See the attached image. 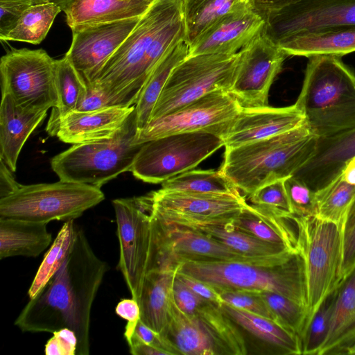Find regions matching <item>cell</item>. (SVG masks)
<instances>
[{"label":"cell","mask_w":355,"mask_h":355,"mask_svg":"<svg viewBox=\"0 0 355 355\" xmlns=\"http://www.w3.org/2000/svg\"><path fill=\"white\" fill-rule=\"evenodd\" d=\"M108 264L92 248L82 228L65 261L42 290L30 299L15 321L23 332L73 330L76 355H89L91 311Z\"/></svg>","instance_id":"cell-1"},{"label":"cell","mask_w":355,"mask_h":355,"mask_svg":"<svg viewBox=\"0 0 355 355\" xmlns=\"http://www.w3.org/2000/svg\"><path fill=\"white\" fill-rule=\"evenodd\" d=\"M176 272L204 281L215 290L277 293L308 308L305 264L299 250L232 260L186 261L177 266Z\"/></svg>","instance_id":"cell-2"},{"label":"cell","mask_w":355,"mask_h":355,"mask_svg":"<svg viewBox=\"0 0 355 355\" xmlns=\"http://www.w3.org/2000/svg\"><path fill=\"white\" fill-rule=\"evenodd\" d=\"M318 139L304 123L270 138L225 148L220 171L249 196L293 175L312 157Z\"/></svg>","instance_id":"cell-3"},{"label":"cell","mask_w":355,"mask_h":355,"mask_svg":"<svg viewBox=\"0 0 355 355\" xmlns=\"http://www.w3.org/2000/svg\"><path fill=\"white\" fill-rule=\"evenodd\" d=\"M295 104L319 139L355 128V73L341 57L309 58Z\"/></svg>","instance_id":"cell-4"},{"label":"cell","mask_w":355,"mask_h":355,"mask_svg":"<svg viewBox=\"0 0 355 355\" xmlns=\"http://www.w3.org/2000/svg\"><path fill=\"white\" fill-rule=\"evenodd\" d=\"M181 13L180 0H156L87 86L99 89L111 106L135 105L144 87L146 52L157 34Z\"/></svg>","instance_id":"cell-5"},{"label":"cell","mask_w":355,"mask_h":355,"mask_svg":"<svg viewBox=\"0 0 355 355\" xmlns=\"http://www.w3.org/2000/svg\"><path fill=\"white\" fill-rule=\"evenodd\" d=\"M139 129L136 110L112 138L73 144L51 160L60 181L101 188L119 175L130 171L144 143H137Z\"/></svg>","instance_id":"cell-6"},{"label":"cell","mask_w":355,"mask_h":355,"mask_svg":"<svg viewBox=\"0 0 355 355\" xmlns=\"http://www.w3.org/2000/svg\"><path fill=\"white\" fill-rule=\"evenodd\" d=\"M105 199L101 188L59 181L20 186L0 198V218L48 224L80 217Z\"/></svg>","instance_id":"cell-7"},{"label":"cell","mask_w":355,"mask_h":355,"mask_svg":"<svg viewBox=\"0 0 355 355\" xmlns=\"http://www.w3.org/2000/svg\"><path fill=\"white\" fill-rule=\"evenodd\" d=\"M293 218L297 226V248L305 264L309 324L321 303L343 279L341 225L316 216Z\"/></svg>","instance_id":"cell-8"},{"label":"cell","mask_w":355,"mask_h":355,"mask_svg":"<svg viewBox=\"0 0 355 355\" xmlns=\"http://www.w3.org/2000/svg\"><path fill=\"white\" fill-rule=\"evenodd\" d=\"M239 58V52L200 54L186 58L171 71L154 106L149 122L214 91L228 92Z\"/></svg>","instance_id":"cell-9"},{"label":"cell","mask_w":355,"mask_h":355,"mask_svg":"<svg viewBox=\"0 0 355 355\" xmlns=\"http://www.w3.org/2000/svg\"><path fill=\"white\" fill-rule=\"evenodd\" d=\"M222 146L223 138L208 132L166 135L143 144L130 172L143 182L162 183L192 170Z\"/></svg>","instance_id":"cell-10"},{"label":"cell","mask_w":355,"mask_h":355,"mask_svg":"<svg viewBox=\"0 0 355 355\" xmlns=\"http://www.w3.org/2000/svg\"><path fill=\"white\" fill-rule=\"evenodd\" d=\"M119 241L118 269L132 298L139 302L154 253L150 193L112 200Z\"/></svg>","instance_id":"cell-11"},{"label":"cell","mask_w":355,"mask_h":355,"mask_svg":"<svg viewBox=\"0 0 355 355\" xmlns=\"http://www.w3.org/2000/svg\"><path fill=\"white\" fill-rule=\"evenodd\" d=\"M55 68L56 60L42 49L9 51L0 60L1 94H9L24 107L56 108Z\"/></svg>","instance_id":"cell-12"},{"label":"cell","mask_w":355,"mask_h":355,"mask_svg":"<svg viewBox=\"0 0 355 355\" xmlns=\"http://www.w3.org/2000/svg\"><path fill=\"white\" fill-rule=\"evenodd\" d=\"M241 108L227 91L216 90L150 121L138 132L137 142L145 143L166 135L194 132H208L223 139Z\"/></svg>","instance_id":"cell-13"},{"label":"cell","mask_w":355,"mask_h":355,"mask_svg":"<svg viewBox=\"0 0 355 355\" xmlns=\"http://www.w3.org/2000/svg\"><path fill=\"white\" fill-rule=\"evenodd\" d=\"M150 195L153 218L166 225L189 228L230 223L247 204L241 194H202L161 189Z\"/></svg>","instance_id":"cell-14"},{"label":"cell","mask_w":355,"mask_h":355,"mask_svg":"<svg viewBox=\"0 0 355 355\" xmlns=\"http://www.w3.org/2000/svg\"><path fill=\"white\" fill-rule=\"evenodd\" d=\"M239 52V62L228 92L241 107L268 105L270 87L288 55L263 31Z\"/></svg>","instance_id":"cell-15"},{"label":"cell","mask_w":355,"mask_h":355,"mask_svg":"<svg viewBox=\"0 0 355 355\" xmlns=\"http://www.w3.org/2000/svg\"><path fill=\"white\" fill-rule=\"evenodd\" d=\"M265 21L263 31L275 44L295 35L355 26V0H300Z\"/></svg>","instance_id":"cell-16"},{"label":"cell","mask_w":355,"mask_h":355,"mask_svg":"<svg viewBox=\"0 0 355 355\" xmlns=\"http://www.w3.org/2000/svg\"><path fill=\"white\" fill-rule=\"evenodd\" d=\"M154 253L152 269L175 270L186 261L232 260L244 257L196 229L166 225L151 217Z\"/></svg>","instance_id":"cell-17"},{"label":"cell","mask_w":355,"mask_h":355,"mask_svg":"<svg viewBox=\"0 0 355 355\" xmlns=\"http://www.w3.org/2000/svg\"><path fill=\"white\" fill-rule=\"evenodd\" d=\"M141 17L71 29V44L64 56L87 86L130 34Z\"/></svg>","instance_id":"cell-18"},{"label":"cell","mask_w":355,"mask_h":355,"mask_svg":"<svg viewBox=\"0 0 355 355\" xmlns=\"http://www.w3.org/2000/svg\"><path fill=\"white\" fill-rule=\"evenodd\" d=\"M266 21L248 5L225 15L190 46L189 55L234 54L261 33Z\"/></svg>","instance_id":"cell-19"},{"label":"cell","mask_w":355,"mask_h":355,"mask_svg":"<svg viewBox=\"0 0 355 355\" xmlns=\"http://www.w3.org/2000/svg\"><path fill=\"white\" fill-rule=\"evenodd\" d=\"M304 123V116L295 103L282 107H242L223 139L224 146L232 148L270 138Z\"/></svg>","instance_id":"cell-20"},{"label":"cell","mask_w":355,"mask_h":355,"mask_svg":"<svg viewBox=\"0 0 355 355\" xmlns=\"http://www.w3.org/2000/svg\"><path fill=\"white\" fill-rule=\"evenodd\" d=\"M132 107L111 106L102 109L73 111L46 128L49 135H56L62 142L80 144L113 137L135 110Z\"/></svg>","instance_id":"cell-21"},{"label":"cell","mask_w":355,"mask_h":355,"mask_svg":"<svg viewBox=\"0 0 355 355\" xmlns=\"http://www.w3.org/2000/svg\"><path fill=\"white\" fill-rule=\"evenodd\" d=\"M355 157V128L329 138L318 139L312 157L293 175L317 191L340 176Z\"/></svg>","instance_id":"cell-22"},{"label":"cell","mask_w":355,"mask_h":355,"mask_svg":"<svg viewBox=\"0 0 355 355\" xmlns=\"http://www.w3.org/2000/svg\"><path fill=\"white\" fill-rule=\"evenodd\" d=\"M47 110L24 107L9 94H1L0 107V159L15 172L21 150Z\"/></svg>","instance_id":"cell-23"},{"label":"cell","mask_w":355,"mask_h":355,"mask_svg":"<svg viewBox=\"0 0 355 355\" xmlns=\"http://www.w3.org/2000/svg\"><path fill=\"white\" fill-rule=\"evenodd\" d=\"M336 291L329 333L318 355L349 354L355 347V266Z\"/></svg>","instance_id":"cell-24"},{"label":"cell","mask_w":355,"mask_h":355,"mask_svg":"<svg viewBox=\"0 0 355 355\" xmlns=\"http://www.w3.org/2000/svg\"><path fill=\"white\" fill-rule=\"evenodd\" d=\"M175 276L176 270H149L146 275L138 302L140 320L166 338L171 322Z\"/></svg>","instance_id":"cell-25"},{"label":"cell","mask_w":355,"mask_h":355,"mask_svg":"<svg viewBox=\"0 0 355 355\" xmlns=\"http://www.w3.org/2000/svg\"><path fill=\"white\" fill-rule=\"evenodd\" d=\"M220 308L241 333L245 331L254 338L266 346L270 353L280 355L302 354L299 338L278 322L225 302L220 304Z\"/></svg>","instance_id":"cell-26"},{"label":"cell","mask_w":355,"mask_h":355,"mask_svg":"<svg viewBox=\"0 0 355 355\" xmlns=\"http://www.w3.org/2000/svg\"><path fill=\"white\" fill-rule=\"evenodd\" d=\"M153 3L149 0H72L63 12L71 30L141 17Z\"/></svg>","instance_id":"cell-27"},{"label":"cell","mask_w":355,"mask_h":355,"mask_svg":"<svg viewBox=\"0 0 355 355\" xmlns=\"http://www.w3.org/2000/svg\"><path fill=\"white\" fill-rule=\"evenodd\" d=\"M230 224L261 241L298 250L297 226L293 218L279 216L247 202Z\"/></svg>","instance_id":"cell-28"},{"label":"cell","mask_w":355,"mask_h":355,"mask_svg":"<svg viewBox=\"0 0 355 355\" xmlns=\"http://www.w3.org/2000/svg\"><path fill=\"white\" fill-rule=\"evenodd\" d=\"M276 44L287 55L342 57L355 51V26L295 35Z\"/></svg>","instance_id":"cell-29"},{"label":"cell","mask_w":355,"mask_h":355,"mask_svg":"<svg viewBox=\"0 0 355 355\" xmlns=\"http://www.w3.org/2000/svg\"><path fill=\"white\" fill-rule=\"evenodd\" d=\"M46 223L0 218V259L24 256L35 257L51 244Z\"/></svg>","instance_id":"cell-30"},{"label":"cell","mask_w":355,"mask_h":355,"mask_svg":"<svg viewBox=\"0 0 355 355\" xmlns=\"http://www.w3.org/2000/svg\"><path fill=\"white\" fill-rule=\"evenodd\" d=\"M194 317L207 332L218 355H246L248 349L243 334L222 311L220 305L205 300Z\"/></svg>","instance_id":"cell-31"},{"label":"cell","mask_w":355,"mask_h":355,"mask_svg":"<svg viewBox=\"0 0 355 355\" xmlns=\"http://www.w3.org/2000/svg\"><path fill=\"white\" fill-rule=\"evenodd\" d=\"M184 40L174 45L158 62L135 105L139 132L148 123L154 106L173 69L189 55Z\"/></svg>","instance_id":"cell-32"},{"label":"cell","mask_w":355,"mask_h":355,"mask_svg":"<svg viewBox=\"0 0 355 355\" xmlns=\"http://www.w3.org/2000/svg\"><path fill=\"white\" fill-rule=\"evenodd\" d=\"M167 338L180 354L218 355L215 345L199 322L183 312L175 299Z\"/></svg>","instance_id":"cell-33"},{"label":"cell","mask_w":355,"mask_h":355,"mask_svg":"<svg viewBox=\"0 0 355 355\" xmlns=\"http://www.w3.org/2000/svg\"><path fill=\"white\" fill-rule=\"evenodd\" d=\"M180 1L184 40L189 46L221 17L246 4L237 0Z\"/></svg>","instance_id":"cell-34"},{"label":"cell","mask_w":355,"mask_h":355,"mask_svg":"<svg viewBox=\"0 0 355 355\" xmlns=\"http://www.w3.org/2000/svg\"><path fill=\"white\" fill-rule=\"evenodd\" d=\"M230 223L204 225L192 229L209 235L233 252L243 257H263L293 250L282 245L261 241L234 227Z\"/></svg>","instance_id":"cell-35"},{"label":"cell","mask_w":355,"mask_h":355,"mask_svg":"<svg viewBox=\"0 0 355 355\" xmlns=\"http://www.w3.org/2000/svg\"><path fill=\"white\" fill-rule=\"evenodd\" d=\"M162 189L176 192L240 195L239 189L220 171L190 170L162 183Z\"/></svg>","instance_id":"cell-36"},{"label":"cell","mask_w":355,"mask_h":355,"mask_svg":"<svg viewBox=\"0 0 355 355\" xmlns=\"http://www.w3.org/2000/svg\"><path fill=\"white\" fill-rule=\"evenodd\" d=\"M55 85L58 103L52 109L47 127L65 114L76 111L87 91L85 82L65 56L56 60Z\"/></svg>","instance_id":"cell-37"},{"label":"cell","mask_w":355,"mask_h":355,"mask_svg":"<svg viewBox=\"0 0 355 355\" xmlns=\"http://www.w3.org/2000/svg\"><path fill=\"white\" fill-rule=\"evenodd\" d=\"M61 11L60 6L52 3L32 6L26 10L15 28L1 40L39 44L44 40Z\"/></svg>","instance_id":"cell-38"},{"label":"cell","mask_w":355,"mask_h":355,"mask_svg":"<svg viewBox=\"0 0 355 355\" xmlns=\"http://www.w3.org/2000/svg\"><path fill=\"white\" fill-rule=\"evenodd\" d=\"M76 228L73 220L63 224L37 269L28 291L29 299L42 290L65 261L74 241Z\"/></svg>","instance_id":"cell-39"},{"label":"cell","mask_w":355,"mask_h":355,"mask_svg":"<svg viewBox=\"0 0 355 355\" xmlns=\"http://www.w3.org/2000/svg\"><path fill=\"white\" fill-rule=\"evenodd\" d=\"M317 217L342 225L345 214L355 199V185L340 175L322 189L315 191Z\"/></svg>","instance_id":"cell-40"},{"label":"cell","mask_w":355,"mask_h":355,"mask_svg":"<svg viewBox=\"0 0 355 355\" xmlns=\"http://www.w3.org/2000/svg\"><path fill=\"white\" fill-rule=\"evenodd\" d=\"M257 292L275 315L277 322L296 335L301 341L308 324L306 307L277 293L269 291Z\"/></svg>","instance_id":"cell-41"},{"label":"cell","mask_w":355,"mask_h":355,"mask_svg":"<svg viewBox=\"0 0 355 355\" xmlns=\"http://www.w3.org/2000/svg\"><path fill=\"white\" fill-rule=\"evenodd\" d=\"M336 293V289L329 294L311 318L300 341L302 354L318 355L329 333Z\"/></svg>","instance_id":"cell-42"},{"label":"cell","mask_w":355,"mask_h":355,"mask_svg":"<svg viewBox=\"0 0 355 355\" xmlns=\"http://www.w3.org/2000/svg\"><path fill=\"white\" fill-rule=\"evenodd\" d=\"M284 180H277L260 187L248 196V200L252 205L277 216L292 218Z\"/></svg>","instance_id":"cell-43"},{"label":"cell","mask_w":355,"mask_h":355,"mask_svg":"<svg viewBox=\"0 0 355 355\" xmlns=\"http://www.w3.org/2000/svg\"><path fill=\"white\" fill-rule=\"evenodd\" d=\"M293 216H317L315 191L292 175L284 180Z\"/></svg>","instance_id":"cell-44"},{"label":"cell","mask_w":355,"mask_h":355,"mask_svg":"<svg viewBox=\"0 0 355 355\" xmlns=\"http://www.w3.org/2000/svg\"><path fill=\"white\" fill-rule=\"evenodd\" d=\"M216 291L223 302L277 322L275 315L257 291L233 289Z\"/></svg>","instance_id":"cell-45"},{"label":"cell","mask_w":355,"mask_h":355,"mask_svg":"<svg viewBox=\"0 0 355 355\" xmlns=\"http://www.w3.org/2000/svg\"><path fill=\"white\" fill-rule=\"evenodd\" d=\"M343 277L355 266V199L350 204L341 225Z\"/></svg>","instance_id":"cell-46"},{"label":"cell","mask_w":355,"mask_h":355,"mask_svg":"<svg viewBox=\"0 0 355 355\" xmlns=\"http://www.w3.org/2000/svg\"><path fill=\"white\" fill-rule=\"evenodd\" d=\"M37 4L35 0H0V40L15 28L28 8Z\"/></svg>","instance_id":"cell-47"},{"label":"cell","mask_w":355,"mask_h":355,"mask_svg":"<svg viewBox=\"0 0 355 355\" xmlns=\"http://www.w3.org/2000/svg\"><path fill=\"white\" fill-rule=\"evenodd\" d=\"M78 339L75 332L63 328L53 333L45 345L46 355H76Z\"/></svg>","instance_id":"cell-48"},{"label":"cell","mask_w":355,"mask_h":355,"mask_svg":"<svg viewBox=\"0 0 355 355\" xmlns=\"http://www.w3.org/2000/svg\"><path fill=\"white\" fill-rule=\"evenodd\" d=\"M173 291L177 305L189 316H193L206 300L192 291L176 276Z\"/></svg>","instance_id":"cell-49"},{"label":"cell","mask_w":355,"mask_h":355,"mask_svg":"<svg viewBox=\"0 0 355 355\" xmlns=\"http://www.w3.org/2000/svg\"><path fill=\"white\" fill-rule=\"evenodd\" d=\"M134 334L144 343L162 350L166 352L168 355L180 354L168 338L155 332L140 320L136 325Z\"/></svg>","instance_id":"cell-50"},{"label":"cell","mask_w":355,"mask_h":355,"mask_svg":"<svg viewBox=\"0 0 355 355\" xmlns=\"http://www.w3.org/2000/svg\"><path fill=\"white\" fill-rule=\"evenodd\" d=\"M115 313L128 322L124 332V337L128 341L133 335L136 325L140 320L139 302L132 297L123 299L117 304Z\"/></svg>","instance_id":"cell-51"},{"label":"cell","mask_w":355,"mask_h":355,"mask_svg":"<svg viewBox=\"0 0 355 355\" xmlns=\"http://www.w3.org/2000/svg\"><path fill=\"white\" fill-rule=\"evenodd\" d=\"M176 277L202 298L218 305L223 303L219 293L204 281L178 272Z\"/></svg>","instance_id":"cell-52"},{"label":"cell","mask_w":355,"mask_h":355,"mask_svg":"<svg viewBox=\"0 0 355 355\" xmlns=\"http://www.w3.org/2000/svg\"><path fill=\"white\" fill-rule=\"evenodd\" d=\"M87 91L76 111L89 112L111 107L102 92L94 86H87Z\"/></svg>","instance_id":"cell-53"},{"label":"cell","mask_w":355,"mask_h":355,"mask_svg":"<svg viewBox=\"0 0 355 355\" xmlns=\"http://www.w3.org/2000/svg\"><path fill=\"white\" fill-rule=\"evenodd\" d=\"M300 0H248L249 7L264 21L273 12Z\"/></svg>","instance_id":"cell-54"},{"label":"cell","mask_w":355,"mask_h":355,"mask_svg":"<svg viewBox=\"0 0 355 355\" xmlns=\"http://www.w3.org/2000/svg\"><path fill=\"white\" fill-rule=\"evenodd\" d=\"M0 160V198H2L13 193L20 184L15 180L10 168Z\"/></svg>","instance_id":"cell-55"},{"label":"cell","mask_w":355,"mask_h":355,"mask_svg":"<svg viewBox=\"0 0 355 355\" xmlns=\"http://www.w3.org/2000/svg\"><path fill=\"white\" fill-rule=\"evenodd\" d=\"M127 343L130 353L133 355H168L166 352L144 343L134 334Z\"/></svg>","instance_id":"cell-56"},{"label":"cell","mask_w":355,"mask_h":355,"mask_svg":"<svg viewBox=\"0 0 355 355\" xmlns=\"http://www.w3.org/2000/svg\"><path fill=\"white\" fill-rule=\"evenodd\" d=\"M341 175L348 183L355 185V162L353 159L346 164Z\"/></svg>","instance_id":"cell-57"},{"label":"cell","mask_w":355,"mask_h":355,"mask_svg":"<svg viewBox=\"0 0 355 355\" xmlns=\"http://www.w3.org/2000/svg\"><path fill=\"white\" fill-rule=\"evenodd\" d=\"M38 4L42 3H55L60 6L62 11H64L72 1V0H35Z\"/></svg>","instance_id":"cell-58"},{"label":"cell","mask_w":355,"mask_h":355,"mask_svg":"<svg viewBox=\"0 0 355 355\" xmlns=\"http://www.w3.org/2000/svg\"><path fill=\"white\" fill-rule=\"evenodd\" d=\"M350 355H355V347L352 349V350L349 353Z\"/></svg>","instance_id":"cell-59"},{"label":"cell","mask_w":355,"mask_h":355,"mask_svg":"<svg viewBox=\"0 0 355 355\" xmlns=\"http://www.w3.org/2000/svg\"><path fill=\"white\" fill-rule=\"evenodd\" d=\"M238 1L243 3H247L248 0H237Z\"/></svg>","instance_id":"cell-60"},{"label":"cell","mask_w":355,"mask_h":355,"mask_svg":"<svg viewBox=\"0 0 355 355\" xmlns=\"http://www.w3.org/2000/svg\"><path fill=\"white\" fill-rule=\"evenodd\" d=\"M149 1H150L152 2H155L156 0H149Z\"/></svg>","instance_id":"cell-61"},{"label":"cell","mask_w":355,"mask_h":355,"mask_svg":"<svg viewBox=\"0 0 355 355\" xmlns=\"http://www.w3.org/2000/svg\"><path fill=\"white\" fill-rule=\"evenodd\" d=\"M355 162V157L352 159Z\"/></svg>","instance_id":"cell-62"}]
</instances>
